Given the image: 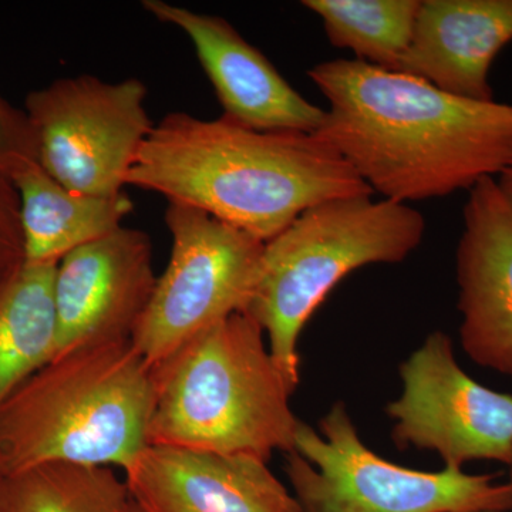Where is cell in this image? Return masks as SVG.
Wrapping results in <instances>:
<instances>
[{"instance_id":"1","label":"cell","mask_w":512,"mask_h":512,"mask_svg":"<svg viewBox=\"0 0 512 512\" xmlns=\"http://www.w3.org/2000/svg\"><path fill=\"white\" fill-rule=\"evenodd\" d=\"M328 101L316 136L384 200H434L500 177L512 164V104L454 96L356 59L308 72Z\"/></svg>"},{"instance_id":"2","label":"cell","mask_w":512,"mask_h":512,"mask_svg":"<svg viewBox=\"0 0 512 512\" xmlns=\"http://www.w3.org/2000/svg\"><path fill=\"white\" fill-rule=\"evenodd\" d=\"M127 187L156 192L262 242L322 202L375 195L316 134L252 130L187 113L154 126Z\"/></svg>"},{"instance_id":"3","label":"cell","mask_w":512,"mask_h":512,"mask_svg":"<svg viewBox=\"0 0 512 512\" xmlns=\"http://www.w3.org/2000/svg\"><path fill=\"white\" fill-rule=\"evenodd\" d=\"M153 367L130 340L53 359L0 407V474L49 463L126 471L148 446Z\"/></svg>"},{"instance_id":"4","label":"cell","mask_w":512,"mask_h":512,"mask_svg":"<svg viewBox=\"0 0 512 512\" xmlns=\"http://www.w3.org/2000/svg\"><path fill=\"white\" fill-rule=\"evenodd\" d=\"M265 338L254 318L235 313L153 367L148 446L266 461L275 451L293 453L301 424L289 403L296 390Z\"/></svg>"},{"instance_id":"5","label":"cell","mask_w":512,"mask_h":512,"mask_svg":"<svg viewBox=\"0 0 512 512\" xmlns=\"http://www.w3.org/2000/svg\"><path fill=\"white\" fill-rule=\"evenodd\" d=\"M426 234L421 212L373 195L335 198L302 212L265 242L247 315L293 389L301 382L299 338L335 286L363 266L399 264Z\"/></svg>"},{"instance_id":"6","label":"cell","mask_w":512,"mask_h":512,"mask_svg":"<svg viewBox=\"0 0 512 512\" xmlns=\"http://www.w3.org/2000/svg\"><path fill=\"white\" fill-rule=\"evenodd\" d=\"M286 476L302 512H510L512 485L463 468L419 471L384 460L360 439L345 404L299 424Z\"/></svg>"},{"instance_id":"7","label":"cell","mask_w":512,"mask_h":512,"mask_svg":"<svg viewBox=\"0 0 512 512\" xmlns=\"http://www.w3.org/2000/svg\"><path fill=\"white\" fill-rule=\"evenodd\" d=\"M170 261L131 343L156 367L222 320L247 311L265 242L187 205L168 202Z\"/></svg>"},{"instance_id":"8","label":"cell","mask_w":512,"mask_h":512,"mask_svg":"<svg viewBox=\"0 0 512 512\" xmlns=\"http://www.w3.org/2000/svg\"><path fill=\"white\" fill-rule=\"evenodd\" d=\"M147 86L138 79L104 82L66 77L29 93L25 111L35 131L39 164L70 191L113 197L153 131Z\"/></svg>"},{"instance_id":"9","label":"cell","mask_w":512,"mask_h":512,"mask_svg":"<svg viewBox=\"0 0 512 512\" xmlns=\"http://www.w3.org/2000/svg\"><path fill=\"white\" fill-rule=\"evenodd\" d=\"M400 379L402 394L386 406L397 446L434 451L447 467L510 464L512 396L467 375L446 333H430L400 366Z\"/></svg>"},{"instance_id":"10","label":"cell","mask_w":512,"mask_h":512,"mask_svg":"<svg viewBox=\"0 0 512 512\" xmlns=\"http://www.w3.org/2000/svg\"><path fill=\"white\" fill-rule=\"evenodd\" d=\"M157 276L147 232L120 227L74 249L56 266V353L130 340Z\"/></svg>"},{"instance_id":"11","label":"cell","mask_w":512,"mask_h":512,"mask_svg":"<svg viewBox=\"0 0 512 512\" xmlns=\"http://www.w3.org/2000/svg\"><path fill=\"white\" fill-rule=\"evenodd\" d=\"M143 8L191 40L220 101L222 117L252 130L318 133L326 110L296 92L228 20L163 0H146Z\"/></svg>"},{"instance_id":"12","label":"cell","mask_w":512,"mask_h":512,"mask_svg":"<svg viewBox=\"0 0 512 512\" xmlns=\"http://www.w3.org/2000/svg\"><path fill=\"white\" fill-rule=\"evenodd\" d=\"M456 252L461 346L512 379V211L495 178L468 191Z\"/></svg>"},{"instance_id":"13","label":"cell","mask_w":512,"mask_h":512,"mask_svg":"<svg viewBox=\"0 0 512 512\" xmlns=\"http://www.w3.org/2000/svg\"><path fill=\"white\" fill-rule=\"evenodd\" d=\"M124 480L150 512H302L268 461L252 454L147 446Z\"/></svg>"},{"instance_id":"14","label":"cell","mask_w":512,"mask_h":512,"mask_svg":"<svg viewBox=\"0 0 512 512\" xmlns=\"http://www.w3.org/2000/svg\"><path fill=\"white\" fill-rule=\"evenodd\" d=\"M511 42L512 0H421L412 45L394 72L493 101L491 67Z\"/></svg>"},{"instance_id":"15","label":"cell","mask_w":512,"mask_h":512,"mask_svg":"<svg viewBox=\"0 0 512 512\" xmlns=\"http://www.w3.org/2000/svg\"><path fill=\"white\" fill-rule=\"evenodd\" d=\"M12 181L19 194L26 264H59L74 249L123 227L134 208L126 191L113 197L70 191L39 163Z\"/></svg>"},{"instance_id":"16","label":"cell","mask_w":512,"mask_h":512,"mask_svg":"<svg viewBox=\"0 0 512 512\" xmlns=\"http://www.w3.org/2000/svg\"><path fill=\"white\" fill-rule=\"evenodd\" d=\"M57 264H26L0 285V407L56 353Z\"/></svg>"},{"instance_id":"17","label":"cell","mask_w":512,"mask_h":512,"mask_svg":"<svg viewBox=\"0 0 512 512\" xmlns=\"http://www.w3.org/2000/svg\"><path fill=\"white\" fill-rule=\"evenodd\" d=\"M130 500L109 467L49 463L0 477V512H126Z\"/></svg>"},{"instance_id":"18","label":"cell","mask_w":512,"mask_h":512,"mask_svg":"<svg viewBox=\"0 0 512 512\" xmlns=\"http://www.w3.org/2000/svg\"><path fill=\"white\" fill-rule=\"evenodd\" d=\"M333 46L394 72L412 45L421 0H305Z\"/></svg>"},{"instance_id":"19","label":"cell","mask_w":512,"mask_h":512,"mask_svg":"<svg viewBox=\"0 0 512 512\" xmlns=\"http://www.w3.org/2000/svg\"><path fill=\"white\" fill-rule=\"evenodd\" d=\"M35 163L39 147L28 114L0 94V174L13 180Z\"/></svg>"},{"instance_id":"20","label":"cell","mask_w":512,"mask_h":512,"mask_svg":"<svg viewBox=\"0 0 512 512\" xmlns=\"http://www.w3.org/2000/svg\"><path fill=\"white\" fill-rule=\"evenodd\" d=\"M25 265L20 200L15 184L0 174V285Z\"/></svg>"},{"instance_id":"21","label":"cell","mask_w":512,"mask_h":512,"mask_svg":"<svg viewBox=\"0 0 512 512\" xmlns=\"http://www.w3.org/2000/svg\"><path fill=\"white\" fill-rule=\"evenodd\" d=\"M495 180H497L498 188L512 211V164Z\"/></svg>"},{"instance_id":"22","label":"cell","mask_w":512,"mask_h":512,"mask_svg":"<svg viewBox=\"0 0 512 512\" xmlns=\"http://www.w3.org/2000/svg\"><path fill=\"white\" fill-rule=\"evenodd\" d=\"M126 512H150L146 507H143L138 501L131 497L130 503H128Z\"/></svg>"},{"instance_id":"23","label":"cell","mask_w":512,"mask_h":512,"mask_svg":"<svg viewBox=\"0 0 512 512\" xmlns=\"http://www.w3.org/2000/svg\"><path fill=\"white\" fill-rule=\"evenodd\" d=\"M508 468H510V474H508V483L512 485V458L510 464H508Z\"/></svg>"},{"instance_id":"24","label":"cell","mask_w":512,"mask_h":512,"mask_svg":"<svg viewBox=\"0 0 512 512\" xmlns=\"http://www.w3.org/2000/svg\"><path fill=\"white\" fill-rule=\"evenodd\" d=\"M0 477H2V474H0Z\"/></svg>"}]
</instances>
